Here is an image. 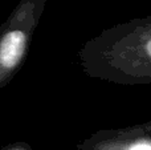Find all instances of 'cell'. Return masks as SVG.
Masks as SVG:
<instances>
[{"label":"cell","instance_id":"6da1fadb","mask_svg":"<svg viewBox=\"0 0 151 150\" xmlns=\"http://www.w3.org/2000/svg\"><path fill=\"white\" fill-rule=\"evenodd\" d=\"M25 35L23 31H8L0 40V68L5 71L16 68L25 52Z\"/></svg>","mask_w":151,"mask_h":150},{"label":"cell","instance_id":"7a4b0ae2","mask_svg":"<svg viewBox=\"0 0 151 150\" xmlns=\"http://www.w3.org/2000/svg\"><path fill=\"white\" fill-rule=\"evenodd\" d=\"M11 150H25V149H23V148H15V149H11Z\"/></svg>","mask_w":151,"mask_h":150}]
</instances>
